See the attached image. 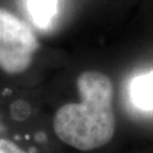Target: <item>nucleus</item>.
I'll return each instance as SVG.
<instances>
[{"label": "nucleus", "mask_w": 153, "mask_h": 153, "mask_svg": "<svg viewBox=\"0 0 153 153\" xmlns=\"http://www.w3.org/2000/svg\"><path fill=\"white\" fill-rule=\"evenodd\" d=\"M76 88L80 101L57 110L54 131L61 142L75 149H97L115 134L112 80L100 71H83L76 79Z\"/></svg>", "instance_id": "nucleus-1"}, {"label": "nucleus", "mask_w": 153, "mask_h": 153, "mask_svg": "<svg viewBox=\"0 0 153 153\" xmlns=\"http://www.w3.org/2000/svg\"><path fill=\"white\" fill-rule=\"evenodd\" d=\"M38 47L40 44L31 27L0 8V69L7 74L26 71Z\"/></svg>", "instance_id": "nucleus-2"}, {"label": "nucleus", "mask_w": 153, "mask_h": 153, "mask_svg": "<svg viewBox=\"0 0 153 153\" xmlns=\"http://www.w3.org/2000/svg\"><path fill=\"white\" fill-rule=\"evenodd\" d=\"M130 97L138 108L153 111V71L139 75L133 80Z\"/></svg>", "instance_id": "nucleus-3"}, {"label": "nucleus", "mask_w": 153, "mask_h": 153, "mask_svg": "<svg viewBox=\"0 0 153 153\" xmlns=\"http://www.w3.org/2000/svg\"><path fill=\"white\" fill-rule=\"evenodd\" d=\"M30 14L38 27H47L57 9V0H28Z\"/></svg>", "instance_id": "nucleus-4"}, {"label": "nucleus", "mask_w": 153, "mask_h": 153, "mask_svg": "<svg viewBox=\"0 0 153 153\" xmlns=\"http://www.w3.org/2000/svg\"><path fill=\"white\" fill-rule=\"evenodd\" d=\"M0 153H28V152L23 151L14 142L0 138Z\"/></svg>", "instance_id": "nucleus-5"}]
</instances>
